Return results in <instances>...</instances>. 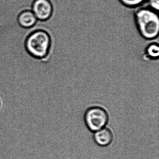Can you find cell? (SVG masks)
Listing matches in <instances>:
<instances>
[{
  "label": "cell",
  "mask_w": 159,
  "mask_h": 159,
  "mask_svg": "<svg viewBox=\"0 0 159 159\" xmlns=\"http://www.w3.org/2000/svg\"><path fill=\"white\" fill-rule=\"evenodd\" d=\"M1 100H0V107H1Z\"/></svg>",
  "instance_id": "obj_10"
},
{
  "label": "cell",
  "mask_w": 159,
  "mask_h": 159,
  "mask_svg": "<svg viewBox=\"0 0 159 159\" xmlns=\"http://www.w3.org/2000/svg\"><path fill=\"white\" fill-rule=\"evenodd\" d=\"M136 19L142 37L147 39H152L158 37L159 18L154 11L148 9H141L137 12Z\"/></svg>",
  "instance_id": "obj_2"
},
{
  "label": "cell",
  "mask_w": 159,
  "mask_h": 159,
  "mask_svg": "<svg viewBox=\"0 0 159 159\" xmlns=\"http://www.w3.org/2000/svg\"><path fill=\"white\" fill-rule=\"evenodd\" d=\"M85 125L91 132H94L106 127L109 121L107 111L99 106L87 109L84 115Z\"/></svg>",
  "instance_id": "obj_3"
},
{
  "label": "cell",
  "mask_w": 159,
  "mask_h": 159,
  "mask_svg": "<svg viewBox=\"0 0 159 159\" xmlns=\"http://www.w3.org/2000/svg\"><path fill=\"white\" fill-rule=\"evenodd\" d=\"M123 4L127 7H135L140 5L145 0H120Z\"/></svg>",
  "instance_id": "obj_8"
},
{
  "label": "cell",
  "mask_w": 159,
  "mask_h": 159,
  "mask_svg": "<svg viewBox=\"0 0 159 159\" xmlns=\"http://www.w3.org/2000/svg\"><path fill=\"white\" fill-rule=\"evenodd\" d=\"M17 22L20 26L25 29H29L34 26L38 20L32 11L30 10L23 11L18 15Z\"/></svg>",
  "instance_id": "obj_6"
},
{
  "label": "cell",
  "mask_w": 159,
  "mask_h": 159,
  "mask_svg": "<svg viewBox=\"0 0 159 159\" xmlns=\"http://www.w3.org/2000/svg\"><path fill=\"white\" fill-rule=\"evenodd\" d=\"M26 49L32 57L50 63L52 60L51 54L52 39L46 31L35 30L26 40Z\"/></svg>",
  "instance_id": "obj_1"
},
{
  "label": "cell",
  "mask_w": 159,
  "mask_h": 159,
  "mask_svg": "<svg viewBox=\"0 0 159 159\" xmlns=\"http://www.w3.org/2000/svg\"><path fill=\"white\" fill-rule=\"evenodd\" d=\"M31 11L39 21H45L52 17L53 8L50 0H34Z\"/></svg>",
  "instance_id": "obj_4"
},
{
  "label": "cell",
  "mask_w": 159,
  "mask_h": 159,
  "mask_svg": "<svg viewBox=\"0 0 159 159\" xmlns=\"http://www.w3.org/2000/svg\"><path fill=\"white\" fill-rule=\"evenodd\" d=\"M148 55L151 58H158L159 56V47L158 44L152 43L148 46L147 49Z\"/></svg>",
  "instance_id": "obj_7"
},
{
  "label": "cell",
  "mask_w": 159,
  "mask_h": 159,
  "mask_svg": "<svg viewBox=\"0 0 159 159\" xmlns=\"http://www.w3.org/2000/svg\"><path fill=\"white\" fill-rule=\"evenodd\" d=\"M93 139L95 143L98 146L107 147L113 141V133L109 128L105 127L94 132Z\"/></svg>",
  "instance_id": "obj_5"
},
{
  "label": "cell",
  "mask_w": 159,
  "mask_h": 159,
  "mask_svg": "<svg viewBox=\"0 0 159 159\" xmlns=\"http://www.w3.org/2000/svg\"><path fill=\"white\" fill-rule=\"evenodd\" d=\"M150 4L152 9L159 11V0H150Z\"/></svg>",
  "instance_id": "obj_9"
}]
</instances>
